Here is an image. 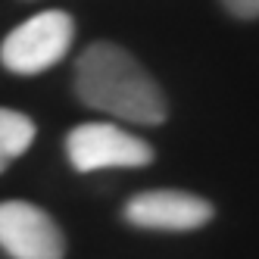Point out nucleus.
I'll return each mask as SVG.
<instances>
[{"label":"nucleus","mask_w":259,"mask_h":259,"mask_svg":"<svg viewBox=\"0 0 259 259\" xmlns=\"http://www.w3.org/2000/svg\"><path fill=\"white\" fill-rule=\"evenodd\" d=\"M72 41H75V19L63 10H44L4 38L0 63L13 75H41L66 57Z\"/></svg>","instance_id":"nucleus-2"},{"label":"nucleus","mask_w":259,"mask_h":259,"mask_svg":"<svg viewBox=\"0 0 259 259\" xmlns=\"http://www.w3.org/2000/svg\"><path fill=\"white\" fill-rule=\"evenodd\" d=\"M0 250L13 259H63L66 237L47 209L28 200L0 203Z\"/></svg>","instance_id":"nucleus-4"},{"label":"nucleus","mask_w":259,"mask_h":259,"mask_svg":"<svg viewBox=\"0 0 259 259\" xmlns=\"http://www.w3.org/2000/svg\"><path fill=\"white\" fill-rule=\"evenodd\" d=\"M75 94L84 106L132 125H162L169 116L159 81L135 53L113 41H94L75 63Z\"/></svg>","instance_id":"nucleus-1"},{"label":"nucleus","mask_w":259,"mask_h":259,"mask_svg":"<svg viewBox=\"0 0 259 259\" xmlns=\"http://www.w3.org/2000/svg\"><path fill=\"white\" fill-rule=\"evenodd\" d=\"M34 135H38V128H34L31 116L10 106H0V172H7L34 144Z\"/></svg>","instance_id":"nucleus-6"},{"label":"nucleus","mask_w":259,"mask_h":259,"mask_svg":"<svg viewBox=\"0 0 259 259\" xmlns=\"http://www.w3.org/2000/svg\"><path fill=\"white\" fill-rule=\"evenodd\" d=\"M222 7L237 19H259V0H222Z\"/></svg>","instance_id":"nucleus-7"},{"label":"nucleus","mask_w":259,"mask_h":259,"mask_svg":"<svg viewBox=\"0 0 259 259\" xmlns=\"http://www.w3.org/2000/svg\"><path fill=\"white\" fill-rule=\"evenodd\" d=\"M66 156L75 172L144 169L153 162V147L116 122H84L66 135Z\"/></svg>","instance_id":"nucleus-3"},{"label":"nucleus","mask_w":259,"mask_h":259,"mask_svg":"<svg viewBox=\"0 0 259 259\" xmlns=\"http://www.w3.org/2000/svg\"><path fill=\"white\" fill-rule=\"evenodd\" d=\"M215 215V206L206 197H197L191 191H172V188H156V191H141L125 203V222L144 231H197L209 225Z\"/></svg>","instance_id":"nucleus-5"}]
</instances>
